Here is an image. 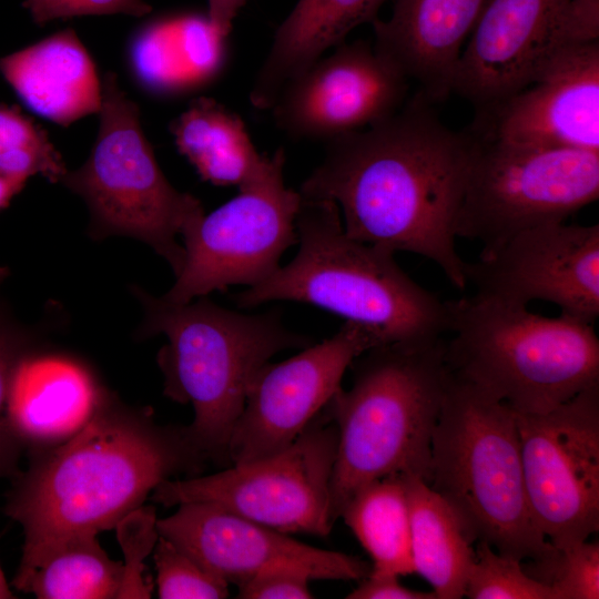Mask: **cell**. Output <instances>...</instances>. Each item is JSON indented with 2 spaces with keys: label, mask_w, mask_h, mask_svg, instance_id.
<instances>
[{
  "label": "cell",
  "mask_w": 599,
  "mask_h": 599,
  "mask_svg": "<svg viewBox=\"0 0 599 599\" xmlns=\"http://www.w3.org/2000/svg\"><path fill=\"white\" fill-rule=\"evenodd\" d=\"M298 192L339 209L348 236L429 258L467 286L456 223L476 139L444 125L423 99L366 129L332 139Z\"/></svg>",
  "instance_id": "1"
},
{
  "label": "cell",
  "mask_w": 599,
  "mask_h": 599,
  "mask_svg": "<svg viewBox=\"0 0 599 599\" xmlns=\"http://www.w3.org/2000/svg\"><path fill=\"white\" fill-rule=\"evenodd\" d=\"M26 455L28 467L12 479L4 505L23 532L17 573L67 539L115 528L161 483L206 463L186 426L158 424L149 408L109 390L73 437Z\"/></svg>",
  "instance_id": "2"
},
{
  "label": "cell",
  "mask_w": 599,
  "mask_h": 599,
  "mask_svg": "<svg viewBox=\"0 0 599 599\" xmlns=\"http://www.w3.org/2000/svg\"><path fill=\"white\" fill-rule=\"evenodd\" d=\"M353 384L325 410L337 428L332 524L351 496L389 475L430 479L432 439L450 380L445 342L373 346L351 364Z\"/></svg>",
  "instance_id": "3"
},
{
  "label": "cell",
  "mask_w": 599,
  "mask_h": 599,
  "mask_svg": "<svg viewBox=\"0 0 599 599\" xmlns=\"http://www.w3.org/2000/svg\"><path fill=\"white\" fill-rule=\"evenodd\" d=\"M132 292L144 313L139 336L167 338L158 356L164 393L193 406L191 440L206 461L231 466V435L254 377L274 355L305 348L312 338L288 329L280 311L244 314L205 296L175 303L136 286Z\"/></svg>",
  "instance_id": "4"
},
{
  "label": "cell",
  "mask_w": 599,
  "mask_h": 599,
  "mask_svg": "<svg viewBox=\"0 0 599 599\" xmlns=\"http://www.w3.org/2000/svg\"><path fill=\"white\" fill-rule=\"evenodd\" d=\"M295 226V257L236 294L238 307L312 304L370 328L383 344L434 341L446 333L447 302L410 278L395 253L348 236L335 202L302 197Z\"/></svg>",
  "instance_id": "5"
},
{
  "label": "cell",
  "mask_w": 599,
  "mask_h": 599,
  "mask_svg": "<svg viewBox=\"0 0 599 599\" xmlns=\"http://www.w3.org/2000/svg\"><path fill=\"white\" fill-rule=\"evenodd\" d=\"M447 307L450 373L514 412L546 413L599 384L593 324L475 295Z\"/></svg>",
  "instance_id": "6"
},
{
  "label": "cell",
  "mask_w": 599,
  "mask_h": 599,
  "mask_svg": "<svg viewBox=\"0 0 599 599\" xmlns=\"http://www.w3.org/2000/svg\"><path fill=\"white\" fill-rule=\"evenodd\" d=\"M428 485L477 541L536 566L556 556L529 508L515 412L451 373L433 434Z\"/></svg>",
  "instance_id": "7"
},
{
  "label": "cell",
  "mask_w": 599,
  "mask_h": 599,
  "mask_svg": "<svg viewBox=\"0 0 599 599\" xmlns=\"http://www.w3.org/2000/svg\"><path fill=\"white\" fill-rule=\"evenodd\" d=\"M100 128L85 163L60 183L87 203L94 238L129 236L151 246L176 276L184 262L179 237L205 214L199 199L176 190L160 169L140 111L113 73L102 80Z\"/></svg>",
  "instance_id": "8"
},
{
  "label": "cell",
  "mask_w": 599,
  "mask_h": 599,
  "mask_svg": "<svg viewBox=\"0 0 599 599\" xmlns=\"http://www.w3.org/2000/svg\"><path fill=\"white\" fill-rule=\"evenodd\" d=\"M599 196V152L476 140L457 237L491 251L516 234L565 222Z\"/></svg>",
  "instance_id": "9"
},
{
  "label": "cell",
  "mask_w": 599,
  "mask_h": 599,
  "mask_svg": "<svg viewBox=\"0 0 599 599\" xmlns=\"http://www.w3.org/2000/svg\"><path fill=\"white\" fill-rule=\"evenodd\" d=\"M337 448V428L325 410L285 449L219 473L167 479L152 491L165 507L202 501L284 534L325 537L329 486Z\"/></svg>",
  "instance_id": "10"
},
{
  "label": "cell",
  "mask_w": 599,
  "mask_h": 599,
  "mask_svg": "<svg viewBox=\"0 0 599 599\" xmlns=\"http://www.w3.org/2000/svg\"><path fill=\"white\" fill-rule=\"evenodd\" d=\"M285 151L268 155L262 171L238 194L183 235L184 262L164 298L187 303L232 285H256L281 265L297 243L302 196L284 181Z\"/></svg>",
  "instance_id": "11"
},
{
  "label": "cell",
  "mask_w": 599,
  "mask_h": 599,
  "mask_svg": "<svg viewBox=\"0 0 599 599\" xmlns=\"http://www.w3.org/2000/svg\"><path fill=\"white\" fill-rule=\"evenodd\" d=\"M534 521L557 549L599 529V384L541 414L516 413Z\"/></svg>",
  "instance_id": "12"
},
{
  "label": "cell",
  "mask_w": 599,
  "mask_h": 599,
  "mask_svg": "<svg viewBox=\"0 0 599 599\" xmlns=\"http://www.w3.org/2000/svg\"><path fill=\"white\" fill-rule=\"evenodd\" d=\"M475 296L528 307L545 301L593 324L599 316V225L555 222L522 231L465 262Z\"/></svg>",
  "instance_id": "13"
},
{
  "label": "cell",
  "mask_w": 599,
  "mask_h": 599,
  "mask_svg": "<svg viewBox=\"0 0 599 599\" xmlns=\"http://www.w3.org/2000/svg\"><path fill=\"white\" fill-rule=\"evenodd\" d=\"M383 344L361 324L345 321L332 337L281 363H267L250 385L229 444L231 465L274 455L288 447L342 387L352 362Z\"/></svg>",
  "instance_id": "14"
},
{
  "label": "cell",
  "mask_w": 599,
  "mask_h": 599,
  "mask_svg": "<svg viewBox=\"0 0 599 599\" xmlns=\"http://www.w3.org/2000/svg\"><path fill=\"white\" fill-rule=\"evenodd\" d=\"M407 81L374 45L343 42L288 80L268 111L290 138L327 142L397 112Z\"/></svg>",
  "instance_id": "15"
},
{
  "label": "cell",
  "mask_w": 599,
  "mask_h": 599,
  "mask_svg": "<svg viewBox=\"0 0 599 599\" xmlns=\"http://www.w3.org/2000/svg\"><path fill=\"white\" fill-rule=\"evenodd\" d=\"M156 528L209 571L237 586L272 569L328 580H362L372 569L359 557L302 544L210 502L180 504L174 514L156 520Z\"/></svg>",
  "instance_id": "16"
},
{
  "label": "cell",
  "mask_w": 599,
  "mask_h": 599,
  "mask_svg": "<svg viewBox=\"0 0 599 599\" xmlns=\"http://www.w3.org/2000/svg\"><path fill=\"white\" fill-rule=\"evenodd\" d=\"M567 1L486 0L461 50L451 92L490 112L526 88L556 51Z\"/></svg>",
  "instance_id": "17"
},
{
  "label": "cell",
  "mask_w": 599,
  "mask_h": 599,
  "mask_svg": "<svg viewBox=\"0 0 599 599\" xmlns=\"http://www.w3.org/2000/svg\"><path fill=\"white\" fill-rule=\"evenodd\" d=\"M490 113L489 139L599 152V41L557 49L526 88Z\"/></svg>",
  "instance_id": "18"
},
{
  "label": "cell",
  "mask_w": 599,
  "mask_h": 599,
  "mask_svg": "<svg viewBox=\"0 0 599 599\" xmlns=\"http://www.w3.org/2000/svg\"><path fill=\"white\" fill-rule=\"evenodd\" d=\"M106 389L79 359L38 347L18 362L9 413L26 454L63 444L97 412Z\"/></svg>",
  "instance_id": "19"
},
{
  "label": "cell",
  "mask_w": 599,
  "mask_h": 599,
  "mask_svg": "<svg viewBox=\"0 0 599 599\" xmlns=\"http://www.w3.org/2000/svg\"><path fill=\"white\" fill-rule=\"evenodd\" d=\"M486 0H394L387 20L372 22L374 48L432 100L451 93L464 41Z\"/></svg>",
  "instance_id": "20"
},
{
  "label": "cell",
  "mask_w": 599,
  "mask_h": 599,
  "mask_svg": "<svg viewBox=\"0 0 599 599\" xmlns=\"http://www.w3.org/2000/svg\"><path fill=\"white\" fill-rule=\"evenodd\" d=\"M0 72L24 105L67 126L102 104V82L72 29L0 58Z\"/></svg>",
  "instance_id": "21"
},
{
  "label": "cell",
  "mask_w": 599,
  "mask_h": 599,
  "mask_svg": "<svg viewBox=\"0 0 599 599\" xmlns=\"http://www.w3.org/2000/svg\"><path fill=\"white\" fill-rule=\"evenodd\" d=\"M387 0H298L278 26L252 89L251 104L268 111L284 84L343 43L356 27L373 22Z\"/></svg>",
  "instance_id": "22"
},
{
  "label": "cell",
  "mask_w": 599,
  "mask_h": 599,
  "mask_svg": "<svg viewBox=\"0 0 599 599\" xmlns=\"http://www.w3.org/2000/svg\"><path fill=\"white\" fill-rule=\"evenodd\" d=\"M226 40L207 14L179 13L143 26L130 44V62L138 80L162 94L189 92L222 71Z\"/></svg>",
  "instance_id": "23"
},
{
  "label": "cell",
  "mask_w": 599,
  "mask_h": 599,
  "mask_svg": "<svg viewBox=\"0 0 599 599\" xmlns=\"http://www.w3.org/2000/svg\"><path fill=\"white\" fill-rule=\"evenodd\" d=\"M403 476L415 572L432 586L437 599L463 598L475 560L471 544L476 538L456 510L423 478Z\"/></svg>",
  "instance_id": "24"
},
{
  "label": "cell",
  "mask_w": 599,
  "mask_h": 599,
  "mask_svg": "<svg viewBox=\"0 0 599 599\" xmlns=\"http://www.w3.org/2000/svg\"><path fill=\"white\" fill-rule=\"evenodd\" d=\"M171 131L179 151L214 185L240 189L268 159L256 150L242 118L211 98L193 100Z\"/></svg>",
  "instance_id": "25"
},
{
  "label": "cell",
  "mask_w": 599,
  "mask_h": 599,
  "mask_svg": "<svg viewBox=\"0 0 599 599\" xmlns=\"http://www.w3.org/2000/svg\"><path fill=\"white\" fill-rule=\"evenodd\" d=\"M341 517L372 558V572L399 577L415 573L403 475L385 476L361 487L347 500Z\"/></svg>",
  "instance_id": "26"
},
{
  "label": "cell",
  "mask_w": 599,
  "mask_h": 599,
  "mask_svg": "<svg viewBox=\"0 0 599 599\" xmlns=\"http://www.w3.org/2000/svg\"><path fill=\"white\" fill-rule=\"evenodd\" d=\"M123 565L111 559L97 536L67 539L49 549L31 568L16 573L17 590L38 599H113Z\"/></svg>",
  "instance_id": "27"
},
{
  "label": "cell",
  "mask_w": 599,
  "mask_h": 599,
  "mask_svg": "<svg viewBox=\"0 0 599 599\" xmlns=\"http://www.w3.org/2000/svg\"><path fill=\"white\" fill-rule=\"evenodd\" d=\"M67 172L47 132L17 106L0 104V174L22 183L33 175L60 183Z\"/></svg>",
  "instance_id": "28"
},
{
  "label": "cell",
  "mask_w": 599,
  "mask_h": 599,
  "mask_svg": "<svg viewBox=\"0 0 599 599\" xmlns=\"http://www.w3.org/2000/svg\"><path fill=\"white\" fill-rule=\"evenodd\" d=\"M520 561L478 540L465 596L470 599H558L555 588L531 577Z\"/></svg>",
  "instance_id": "29"
},
{
  "label": "cell",
  "mask_w": 599,
  "mask_h": 599,
  "mask_svg": "<svg viewBox=\"0 0 599 599\" xmlns=\"http://www.w3.org/2000/svg\"><path fill=\"white\" fill-rule=\"evenodd\" d=\"M153 552L159 598L222 599L230 595L226 581L169 539L159 536Z\"/></svg>",
  "instance_id": "30"
},
{
  "label": "cell",
  "mask_w": 599,
  "mask_h": 599,
  "mask_svg": "<svg viewBox=\"0 0 599 599\" xmlns=\"http://www.w3.org/2000/svg\"><path fill=\"white\" fill-rule=\"evenodd\" d=\"M38 347L32 333L7 316L0 308V480L13 479L26 454L9 413V388L20 358Z\"/></svg>",
  "instance_id": "31"
},
{
  "label": "cell",
  "mask_w": 599,
  "mask_h": 599,
  "mask_svg": "<svg viewBox=\"0 0 599 599\" xmlns=\"http://www.w3.org/2000/svg\"><path fill=\"white\" fill-rule=\"evenodd\" d=\"M156 520L154 507L142 505L115 526L124 557L118 599L151 598L153 585L144 575V559L154 550L160 536Z\"/></svg>",
  "instance_id": "32"
},
{
  "label": "cell",
  "mask_w": 599,
  "mask_h": 599,
  "mask_svg": "<svg viewBox=\"0 0 599 599\" xmlns=\"http://www.w3.org/2000/svg\"><path fill=\"white\" fill-rule=\"evenodd\" d=\"M535 571L532 577L552 586L558 599H598L599 544L585 540L557 549L555 558Z\"/></svg>",
  "instance_id": "33"
},
{
  "label": "cell",
  "mask_w": 599,
  "mask_h": 599,
  "mask_svg": "<svg viewBox=\"0 0 599 599\" xmlns=\"http://www.w3.org/2000/svg\"><path fill=\"white\" fill-rule=\"evenodd\" d=\"M23 4L40 26L81 16L123 13L143 17L152 10L143 0H24Z\"/></svg>",
  "instance_id": "34"
},
{
  "label": "cell",
  "mask_w": 599,
  "mask_h": 599,
  "mask_svg": "<svg viewBox=\"0 0 599 599\" xmlns=\"http://www.w3.org/2000/svg\"><path fill=\"white\" fill-rule=\"evenodd\" d=\"M311 577L296 569H272L258 573L238 586L242 599H307Z\"/></svg>",
  "instance_id": "35"
},
{
  "label": "cell",
  "mask_w": 599,
  "mask_h": 599,
  "mask_svg": "<svg viewBox=\"0 0 599 599\" xmlns=\"http://www.w3.org/2000/svg\"><path fill=\"white\" fill-rule=\"evenodd\" d=\"M599 41V0H568L557 33L556 50Z\"/></svg>",
  "instance_id": "36"
},
{
  "label": "cell",
  "mask_w": 599,
  "mask_h": 599,
  "mask_svg": "<svg viewBox=\"0 0 599 599\" xmlns=\"http://www.w3.org/2000/svg\"><path fill=\"white\" fill-rule=\"evenodd\" d=\"M347 599H437L433 591L413 590L399 581L394 573L369 572Z\"/></svg>",
  "instance_id": "37"
},
{
  "label": "cell",
  "mask_w": 599,
  "mask_h": 599,
  "mask_svg": "<svg viewBox=\"0 0 599 599\" xmlns=\"http://www.w3.org/2000/svg\"><path fill=\"white\" fill-rule=\"evenodd\" d=\"M247 0H207V17L215 30L229 38L232 24Z\"/></svg>",
  "instance_id": "38"
},
{
  "label": "cell",
  "mask_w": 599,
  "mask_h": 599,
  "mask_svg": "<svg viewBox=\"0 0 599 599\" xmlns=\"http://www.w3.org/2000/svg\"><path fill=\"white\" fill-rule=\"evenodd\" d=\"M24 184L26 183L0 174V210H2L11 199L21 191Z\"/></svg>",
  "instance_id": "39"
},
{
  "label": "cell",
  "mask_w": 599,
  "mask_h": 599,
  "mask_svg": "<svg viewBox=\"0 0 599 599\" xmlns=\"http://www.w3.org/2000/svg\"><path fill=\"white\" fill-rule=\"evenodd\" d=\"M16 598L12 591L10 590L9 583L6 580V576L0 566V599H11Z\"/></svg>",
  "instance_id": "40"
},
{
  "label": "cell",
  "mask_w": 599,
  "mask_h": 599,
  "mask_svg": "<svg viewBox=\"0 0 599 599\" xmlns=\"http://www.w3.org/2000/svg\"><path fill=\"white\" fill-rule=\"evenodd\" d=\"M7 276H8V270L3 266H0V290Z\"/></svg>",
  "instance_id": "41"
}]
</instances>
